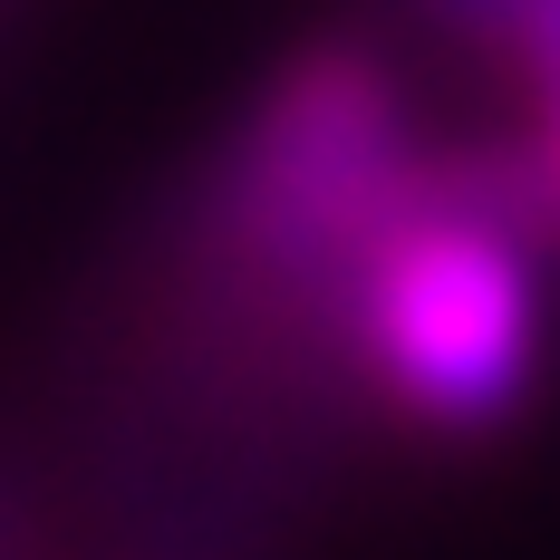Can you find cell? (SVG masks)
<instances>
[{"mask_svg": "<svg viewBox=\"0 0 560 560\" xmlns=\"http://www.w3.org/2000/svg\"><path fill=\"white\" fill-rule=\"evenodd\" d=\"M0 560H88V551H58L49 541V522H39V493L0 464ZM116 560V551H107Z\"/></svg>", "mask_w": 560, "mask_h": 560, "instance_id": "3", "label": "cell"}, {"mask_svg": "<svg viewBox=\"0 0 560 560\" xmlns=\"http://www.w3.org/2000/svg\"><path fill=\"white\" fill-rule=\"evenodd\" d=\"M532 165H541V184H551V203H560V68L551 78H532Z\"/></svg>", "mask_w": 560, "mask_h": 560, "instance_id": "4", "label": "cell"}, {"mask_svg": "<svg viewBox=\"0 0 560 560\" xmlns=\"http://www.w3.org/2000/svg\"><path fill=\"white\" fill-rule=\"evenodd\" d=\"M416 10L454 39H474L483 58H503L522 88L560 68V0H416Z\"/></svg>", "mask_w": 560, "mask_h": 560, "instance_id": "2", "label": "cell"}, {"mask_svg": "<svg viewBox=\"0 0 560 560\" xmlns=\"http://www.w3.org/2000/svg\"><path fill=\"white\" fill-rule=\"evenodd\" d=\"M560 203L532 145H454L338 290V368L368 416L435 445H493L551 368Z\"/></svg>", "mask_w": 560, "mask_h": 560, "instance_id": "1", "label": "cell"}]
</instances>
